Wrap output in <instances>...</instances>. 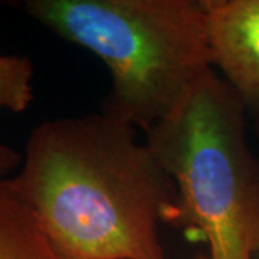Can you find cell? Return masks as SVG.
<instances>
[{
    "mask_svg": "<svg viewBox=\"0 0 259 259\" xmlns=\"http://www.w3.org/2000/svg\"><path fill=\"white\" fill-rule=\"evenodd\" d=\"M15 192L64 259H166L160 223L176 212V185L137 128L102 112L32 130Z\"/></svg>",
    "mask_w": 259,
    "mask_h": 259,
    "instance_id": "cell-1",
    "label": "cell"
},
{
    "mask_svg": "<svg viewBox=\"0 0 259 259\" xmlns=\"http://www.w3.org/2000/svg\"><path fill=\"white\" fill-rule=\"evenodd\" d=\"M44 28L97 55L111 74L102 114L144 133L213 71L202 0H23Z\"/></svg>",
    "mask_w": 259,
    "mask_h": 259,
    "instance_id": "cell-2",
    "label": "cell"
},
{
    "mask_svg": "<svg viewBox=\"0 0 259 259\" xmlns=\"http://www.w3.org/2000/svg\"><path fill=\"white\" fill-rule=\"evenodd\" d=\"M245 115L241 97L213 69L146 131V144L176 185L170 225L207 243L209 259L259 252V158Z\"/></svg>",
    "mask_w": 259,
    "mask_h": 259,
    "instance_id": "cell-3",
    "label": "cell"
},
{
    "mask_svg": "<svg viewBox=\"0 0 259 259\" xmlns=\"http://www.w3.org/2000/svg\"><path fill=\"white\" fill-rule=\"evenodd\" d=\"M213 68L259 120V0H202Z\"/></svg>",
    "mask_w": 259,
    "mask_h": 259,
    "instance_id": "cell-4",
    "label": "cell"
},
{
    "mask_svg": "<svg viewBox=\"0 0 259 259\" xmlns=\"http://www.w3.org/2000/svg\"><path fill=\"white\" fill-rule=\"evenodd\" d=\"M0 259H64L9 179H0Z\"/></svg>",
    "mask_w": 259,
    "mask_h": 259,
    "instance_id": "cell-5",
    "label": "cell"
},
{
    "mask_svg": "<svg viewBox=\"0 0 259 259\" xmlns=\"http://www.w3.org/2000/svg\"><path fill=\"white\" fill-rule=\"evenodd\" d=\"M33 72L28 56L0 55V110L26 111L33 101Z\"/></svg>",
    "mask_w": 259,
    "mask_h": 259,
    "instance_id": "cell-6",
    "label": "cell"
},
{
    "mask_svg": "<svg viewBox=\"0 0 259 259\" xmlns=\"http://www.w3.org/2000/svg\"><path fill=\"white\" fill-rule=\"evenodd\" d=\"M22 158L23 156L16 148H13L3 140H0V179H5L13 170L20 167Z\"/></svg>",
    "mask_w": 259,
    "mask_h": 259,
    "instance_id": "cell-7",
    "label": "cell"
},
{
    "mask_svg": "<svg viewBox=\"0 0 259 259\" xmlns=\"http://www.w3.org/2000/svg\"><path fill=\"white\" fill-rule=\"evenodd\" d=\"M193 259H209V255H206L203 252H199L197 255H194Z\"/></svg>",
    "mask_w": 259,
    "mask_h": 259,
    "instance_id": "cell-8",
    "label": "cell"
}]
</instances>
